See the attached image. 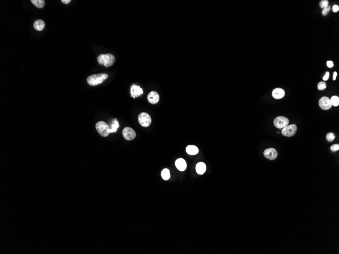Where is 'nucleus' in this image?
<instances>
[{
	"instance_id": "1",
	"label": "nucleus",
	"mask_w": 339,
	"mask_h": 254,
	"mask_svg": "<svg viewBox=\"0 0 339 254\" xmlns=\"http://www.w3.org/2000/svg\"><path fill=\"white\" fill-rule=\"evenodd\" d=\"M97 61L100 65L105 67H110L114 64L115 61V57L110 53L101 54L97 57Z\"/></svg>"
},
{
	"instance_id": "2",
	"label": "nucleus",
	"mask_w": 339,
	"mask_h": 254,
	"mask_svg": "<svg viewBox=\"0 0 339 254\" xmlns=\"http://www.w3.org/2000/svg\"><path fill=\"white\" fill-rule=\"evenodd\" d=\"M108 78L107 74L101 73L93 74L87 78V82L90 86H97L102 84Z\"/></svg>"
},
{
	"instance_id": "3",
	"label": "nucleus",
	"mask_w": 339,
	"mask_h": 254,
	"mask_svg": "<svg viewBox=\"0 0 339 254\" xmlns=\"http://www.w3.org/2000/svg\"><path fill=\"white\" fill-rule=\"evenodd\" d=\"M95 128L97 131L102 137H107L110 133V128L106 122L100 121L95 124Z\"/></svg>"
},
{
	"instance_id": "4",
	"label": "nucleus",
	"mask_w": 339,
	"mask_h": 254,
	"mask_svg": "<svg viewBox=\"0 0 339 254\" xmlns=\"http://www.w3.org/2000/svg\"><path fill=\"white\" fill-rule=\"evenodd\" d=\"M151 118L146 112H142L138 116V121L141 126L147 127L151 123Z\"/></svg>"
},
{
	"instance_id": "5",
	"label": "nucleus",
	"mask_w": 339,
	"mask_h": 254,
	"mask_svg": "<svg viewBox=\"0 0 339 254\" xmlns=\"http://www.w3.org/2000/svg\"><path fill=\"white\" fill-rule=\"evenodd\" d=\"M297 130V126L295 124L287 125L282 128L281 133L282 135L285 137H291L293 136Z\"/></svg>"
},
{
	"instance_id": "6",
	"label": "nucleus",
	"mask_w": 339,
	"mask_h": 254,
	"mask_svg": "<svg viewBox=\"0 0 339 254\" xmlns=\"http://www.w3.org/2000/svg\"><path fill=\"white\" fill-rule=\"evenodd\" d=\"M289 121V119L284 116H278L274 120V125L277 128H283L288 125Z\"/></svg>"
},
{
	"instance_id": "7",
	"label": "nucleus",
	"mask_w": 339,
	"mask_h": 254,
	"mask_svg": "<svg viewBox=\"0 0 339 254\" xmlns=\"http://www.w3.org/2000/svg\"><path fill=\"white\" fill-rule=\"evenodd\" d=\"M122 135L126 140L131 141L136 138V133L133 128L130 127H126L122 130Z\"/></svg>"
},
{
	"instance_id": "8",
	"label": "nucleus",
	"mask_w": 339,
	"mask_h": 254,
	"mask_svg": "<svg viewBox=\"0 0 339 254\" xmlns=\"http://www.w3.org/2000/svg\"><path fill=\"white\" fill-rule=\"evenodd\" d=\"M263 155L265 158L267 159L273 160L277 158L278 156V152L276 149L271 148L269 149H265L263 152Z\"/></svg>"
},
{
	"instance_id": "9",
	"label": "nucleus",
	"mask_w": 339,
	"mask_h": 254,
	"mask_svg": "<svg viewBox=\"0 0 339 254\" xmlns=\"http://www.w3.org/2000/svg\"><path fill=\"white\" fill-rule=\"evenodd\" d=\"M131 96L135 99L136 97H140L143 93V89L139 85L133 84L131 86Z\"/></svg>"
},
{
	"instance_id": "10",
	"label": "nucleus",
	"mask_w": 339,
	"mask_h": 254,
	"mask_svg": "<svg viewBox=\"0 0 339 254\" xmlns=\"http://www.w3.org/2000/svg\"><path fill=\"white\" fill-rule=\"evenodd\" d=\"M319 105L320 107L324 110L330 109L332 107L330 99L326 97H322L320 99L319 101Z\"/></svg>"
},
{
	"instance_id": "11",
	"label": "nucleus",
	"mask_w": 339,
	"mask_h": 254,
	"mask_svg": "<svg viewBox=\"0 0 339 254\" xmlns=\"http://www.w3.org/2000/svg\"><path fill=\"white\" fill-rule=\"evenodd\" d=\"M147 99L149 103L151 104H156L160 101V95L156 91H152L148 95Z\"/></svg>"
},
{
	"instance_id": "12",
	"label": "nucleus",
	"mask_w": 339,
	"mask_h": 254,
	"mask_svg": "<svg viewBox=\"0 0 339 254\" xmlns=\"http://www.w3.org/2000/svg\"><path fill=\"white\" fill-rule=\"evenodd\" d=\"M175 166L178 170L183 172L187 168V164L185 160L182 158H179L175 161Z\"/></svg>"
},
{
	"instance_id": "13",
	"label": "nucleus",
	"mask_w": 339,
	"mask_h": 254,
	"mask_svg": "<svg viewBox=\"0 0 339 254\" xmlns=\"http://www.w3.org/2000/svg\"><path fill=\"white\" fill-rule=\"evenodd\" d=\"M285 91L282 88H275L272 92V96L275 99H281L284 97Z\"/></svg>"
},
{
	"instance_id": "14",
	"label": "nucleus",
	"mask_w": 339,
	"mask_h": 254,
	"mask_svg": "<svg viewBox=\"0 0 339 254\" xmlns=\"http://www.w3.org/2000/svg\"><path fill=\"white\" fill-rule=\"evenodd\" d=\"M196 172L199 174H204L206 170V165L204 162H199L196 165Z\"/></svg>"
},
{
	"instance_id": "15",
	"label": "nucleus",
	"mask_w": 339,
	"mask_h": 254,
	"mask_svg": "<svg viewBox=\"0 0 339 254\" xmlns=\"http://www.w3.org/2000/svg\"><path fill=\"white\" fill-rule=\"evenodd\" d=\"M186 151L187 153L190 155H194L198 153V148L194 145H190L186 147Z\"/></svg>"
},
{
	"instance_id": "16",
	"label": "nucleus",
	"mask_w": 339,
	"mask_h": 254,
	"mask_svg": "<svg viewBox=\"0 0 339 254\" xmlns=\"http://www.w3.org/2000/svg\"><path fill=\"white\" fill-rule=\"evenodd\" d=\"M45 25L44 22L41 19L37 20L34 23V29L38 31H41L44 29Z\"/></svg>"
},
{
	"instance_id": "17",
	"label": "nucleus",
	"mask_w": 339,
	"mask_h": 254,
	"mask_svg": "<svg viewBox=\"0 0 339 254\" xmlns=\"http://www.w3.org/2000/svg\"><path fill=\"white\" fill-rule=\"evenodd\" d=\"M119 122L117 120V119H114L112 121L110 132V133H115L118 129V128H119Z\"/></svg>"
},
{
	"instance_id": "18",
	"label": "nucleus",
	"mask_w": 339,
	"mask_h": 254,
	"mask_svg": "<svg viewBox=\"0 0 339 254\" xmlns=\"http://www.w3.org/2000/svg\"><path fill=\"white\" fill-rule=\"evenodd\" d=\"M161 176H162V178L165 181L168 180V179H170V177H171L170 170H168V168H164L162 171Z\"/></svg>"
},
{
	"instance_id": "19",
	"label": "nucleus",
	"mask_w": 339,
	"mask_h": 254,
	"mask_svg": "<svg viewBox=\"0 0 339 254\" xmlns=\"http://www.w3.org/2000/svg\"><path fill=\"white\" fill-rule=\"evenodd\" d=\"M31 2L38 8H42L44 6L45 1L44 0H31Z\"/></svg>"
},
{
	"instance_id": "20",
	"label": "nucleus",
	"mask_w": 339,
	"mask_h": 254,
	"mask_svg": "<svg viewBox=\"0 0 339 254\" xmlns=\"http://www.w3.org/2000/svg\"><path fill=\"white\" fill-rule=\"evenodd\" d=\"M331 105L335 107H337L339 105V98L337 96H333L330 99Z\"/></svg>"
},
{
	"instance_id": "21",
	"label": "nucleus",
	"mask_w": 339,
	"mask_h": 254,
	"mask_svg": "<svg viewBox=\"0 0 339 254\" xmlns=\"http://www.w3.org/2000/svg\"><path fill=\"white\" fill-rule=\"evenodd\" d=\"M326 138H327V141H329V142H331L335 140L336 138V136L333 132H329L327 134Z\"/></svg>"
},
{
	"instance_id": "22",
	"label": "nucleus",
	"mask_w": 339,
	"mask_h": 254,
	"mask_svg": "<svg viewBox=\"0 0 339 254\" xmlns=\"http://www.w3.org/2000/svg\"><path fill=\"white\" fill-rule=\"evenodd\" d=\"M317 87L319 91H323L327 88V84L324 82H319Z\"/></svg>"
},
{
	"instance_id": "23",
	"label": "nucleus",
	"mask_w": 339,
	"mask_h": 254,
	"mask_svg": "<svg viewBox=\"0 0 339 254\" xmlns=\"http://www.w3.org/2000/svg\"><path fill=\"white\" fill-rule=\"evenodd\" d=\"M329 4V1L327 0H322V1H320L319 5L321 8L323 9L327 7V6H328Z\"/></svg>"
},
{
	"instance_id": "24",
	"label": "nucleus",
	"mask_w": 339,
	"mask_h": 254,
	"mask_svg": "<svg viewBox=\"0 0 339 254\" xmlns=\"http://www.w3.org/2000/svg\"><path fill=\"white\" fill-rule=\"evenodd\" d=\"M330 10H331V6H328L327 7H325V8L323 9V10L322 11V14H323V15H324V16L327 15L329 13Z\"/></svg>"
},
{
	"instance_id": "25",
	"label": "nucleus",
	"mask_w": 339,
	"mask_h": 254,
	"mask_svg": "<svg viewBox=\"0 0 339 254\" xmlns=\"http://www.w3.org/2000/svg\"><path fill=\"white\" fill-rule=\"evenodd\" d=\"M331 151L333 152H335L338 151L339 150V144H335V145H333L331 147Z\"/></svg>"
},
{
	"instance_id": "26",
	"label": "nucleus",
	"mask_w": 339,
	"mask_h": 254,
	"mask_svg": "<svg viewBox=\"0 0 339 254\" xmlns=\"http://www.w3.org/2000/svg\"><path fill=\"white\" fill-rule=\"evenodd\" d=\"M329 72H327L326 74H325V76L323 78V80H324V81H327V80L329 79Z\"/></svg>"
},
{
	"instance_id": "27",
	"label": "nucleus",
	"mask_w": 339,
	"mask_h": 254,
	"mask_svg": "<svg viewBox=\"0 0 339 254\" xmlns=\"http://www.w3.org/2000/svg\"><path fill=\"white\" fill-rule=\"evenodd\" d=\"M339 10V7L338 5H334L333 7V10L334 12H337Z\"/></svg>"
},
{
	"instance_id": "28",
	"label": "nucleus",
	"mask_w": 339,
	"mask_h": 254,
	"mask_svg": "<svg viewBox=\"0 0 339 254\" xmlns=\"http://www.w3.org/2000/svg\"><path fill=\"white\" fill-rule=\"evenodd\" d=\"M327 66L329 68L333 67L334 66V64H333V61H327Z\"/></svg>"
},
{
	"instance_id": "29",
	"label": "nucleus",
	"mask_w": 339,
	"mask_h": 254,
	"mask_svg": "<svg viewBox=\"0 0 339 254\" xmlns=\"http://www.w3.org/2000/svg\"><path fill=\"white\" fill-rule=\"evenodd\" d=\"M61 2L65 4H68L71 2V0H61Z\"/></svg>"
},
{
	"instance_id": "30",
	"label": "nucleus",
	"mask_w": 339,
	"mask_h": 254,
	"mask_svg": "<svg viewBox=\"0 0 339 254\" xmlns=\"http://www.w3.org/2000/svg\"><path fill=\"white\" fill-rule=\"evenodd\" d=\"M337 72H334V75H333V80H336V77H337Z\"/></svg>"
}]
</instances>
